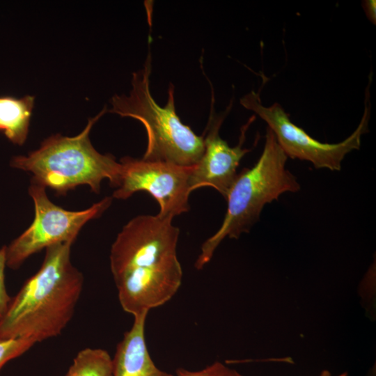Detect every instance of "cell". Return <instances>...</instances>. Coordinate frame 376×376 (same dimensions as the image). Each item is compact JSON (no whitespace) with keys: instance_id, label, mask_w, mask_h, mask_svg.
Here are the masks:
<instances>
[{"instance_id":"6da1fadb","label":"cell","mask_w":376,"mask_h":376,"mask_svg":"<svg viewBox=\"0 0 376 376\" xmlns=\"http://www.w3.org/2000/svg\"><path fill=\"white\" fill-rule=\"evenodd\" d=\"M173 218L139 215L111 245L110 268L123 309L134 317L164 304L178 290L182 269L177 256L179 228Z\"/></svg>"},{"instance_id":"7a4b0ae2","label":"cell","mask_w":376,"mask_h":376,"mask_svg":"<svg viewBox=\"0 0 376 376\" xmlns=\"http://www.w3.org/2000/svg\"><path fill=\"white\" fill-rule=\"evenodd\" d=\"M73 242L45 249L43 262L14 297L0 320V339L26 338L36 343L60 335L73 317L84 286L71 261Z\"/></svg>"},{"instance_id":"3957f363","label":"cell","mask_w":376,"mask_h":376,"mask_svg":"<svg viewBox=\"0 0 376 376\" xmlns=\"http://www.w3.org/2000/svg\"><path fill=\"white\" fill-rule=\"evenodd\" d=\"M107 111L104 108L91 118L81 132L75 136L56 134L45 139L37 150L27 155L14 156L10 166L31 173V182L50 188L58 194L79 185H88L93 192L99 194L104 179L117 188L120 162L111 154L99 152L89 139L93 125Z\"/></svg>"},{"instance_id":"277c9868","label":"cell","mask_w":376,"mask_h":376,"mask_svg":"<svg viewBox=\"0 0 376 376\" xmlns=\"http://www.w3.org/2000/svg\"><path fill=\"white\" fill-rule=\"evenodd\" d=\"M288 157L267 127L263 150L256 163L237 174L226 200L227 210L218 230L206 240L194 264L201 269L226 237L238 238L258 221L265 205L283 193L300 189L296 177L286 168Z\"/></svg>"},{"instance_id":"5b68a950","label":"cell","mask_w":376,"mask_h":376,"mask_svg":"<svg viewBox=\"0 0 376 376\" xmlns=\"http://www.w3.org/2000/svg\"><path fill=\"white\" fill-rule=\"evenodd\" d=\"M151 54L148 53L143 67L132 75L128 95H115L110 113L140 121L146 128L147 147L142 159L182 166H193L204 151V137L183 124L175 111L174 86L168 91L166 104L162 107L150 93Z\"/></svg>"},{"instance_id":"8992f818","label":"cell","mask_w":376,"mask_h":376,"mask_svg":"<svg viewBox=\"0 0 376 376\" xmlns=\"http://www.w3.org/2000/svg\"><path fill=\"white\" fill-rule=\"evenodd\" d=\"M366 94L364 112L359 125L350 136L336 143L315 140L294 124L279 103L264 106L259 93L251 91L240 99V104L267 124L288 157L310 162L316 169L340 171L345 155L360 148L361 136L368 132L369 92Z\"/></svg>"},{"instance_id":"52a82bcc","label":"cell","mask_w":376,"mask_h":376,"mask_svg":"<svg viewBox=\"0 0 376 376\" xmlns=\"http://www.w3.org/2000/svg\"><path fill=\"white\" fill-rule=\"evenodd\" d=\"M46 188L31 182L29 194L34 205V219L29 227L6 246V266L17 269L30 256L47 247L75 242L81 228L108 209L113 198L107 196L90 207L71 211L52 203Z\"/></svg>"},{"instance_id":"ba28073f","label":"cell","mask_w":376,"mask_h":376,"mask_svg":"<svg viewBox=\"0 0 376 376\" xmlns=\"http://www.w3.org/2000/svg\"><path fill=\"white\" fill-rule=\"evenodd\" d=\"M120 163L119 185L112 198L127 199L143 191L157 201L161 217L173 219L189 210V176L194 166H182L131 157L122 158Z\"/></svg>"},{"instance_id":"9c48e42d","label":"cell","mask_w":376,"mask_h":376,"mask_svg":"<svg viewBox=\"0 0 376 376\" xmlns=\"http://www.w3.org/2000/svg\"><path fill=\"white\" fill-rule=\"evenodd\" d=\"M227 113L214 116L211 112L204 137L203 153L192 167L189 176L191 191L201 187H212L225 199L237 178V169L242 157L251 150L242 146L247 129L255 120V116H252L242 127L239 143L230 147L219 135V129Z\"/></svg>"},{"instance_id":"30bf717a","label":"cell","mask_w":376,"mask_h":376,"mask_svg":"<svg viewBox=\"0 0 376 376\" xmlns=\"http://www.w3.org/2000/svg\"><path fill=\"white\" fill-rule=\"evenodd\" d=\"M147 315L134 316L131 329L117 345L112 358L113 376H175L159 369L148 352L145 338Z\"/></svg>"},{"instance_id":"8fae6325","label":"cell","mask_w":376,"mask_h":376,"mask_svg":"<svg viewBox=\"0 0 376 376\" xmlns=\"http://www.w3.org/2000/svg\"><path fill=\"white\" fill-rule=\"evenodd\" d=\"M35 97H0V132L12 143L22 146L26 140Z\"/></svg>"},{"instance_id":"7c38bea8","label":"cell","mask_w":376,"mask_h":376,"mask_svg":"<svg viewBox=\"0 0 376 376\" xmlns=\"http://www.w3.org/2000/svg\"><path fill=\"white\" fill-rule=\"evenodd\" d=\"M65 376H113L112 358L105 350L85 348L77 353Z\"/></svg>"},{"instance_id":"4fadbf2b","label":"cell","mask_w":376,"mask_h":376,"mask_svg":"<svg viewBox=\"0 0 376 376\" xmlns=\"http://www.w3.org/2000/svg\"><path fill=\"white\" fill-rule=\"evenodd\" d=\"M35 344L26 338L0 339V370L6 363L21 356Z\"/></svg>"},{"instance_id":"5bb4252c","label":"cell","mask_w":376,"mask_h":376,"mask_svg":"<svg viewBox=\"0 0 376 376\" xmlns=\"http://www.w3.org/2000/svg\"><path fill=\"white\" fill-rule=\"evenodd\" d=\"M175 376H244L235 370L231 369L221 362L217 361L203 370L191 371L178 368Z\"/></svg>"},{"instance_id":"9a60e30c","label":"cell","mask_w":376,"mask_h":376,"mask_svg":"<svg viewBox=\"0 0 376 376\" xmlns=\"http://www.w3.org/2000/svg\"><path fill=\"white\" fill-rule=\"evenodd\" d=\"M6 267V246L0 249V320L5 315L12 297L8 295L5 284Z\"/></svg>"},{"instance_id":"2e32d148","label":"cell","mask_w":376,"mask_h":376,"mask_svg":"<svg viewBox=\"0 0 376 376\" xmlns=\"http://www.w3.org/2000/svg\"><path fill=\"white\" fill-rule=\"evenodd\" d=\"M363 6L368 18L375 24V1H365Z\"/></svg>"},{"instance_id":"e0dca14e","label":"cell","mask_w":376,"mask_h":376,"mask_svg":"<svg viewBox=\"0 0 376 376\" xmlns=\"http://www.w3.org/2000/svg\"><path fill=\"white\" fill-rule=\"evenodd\" d=\"M319 376H331V373L328 370H323L322 371V373H320V375ZM338 376H347V373H343L340 375H339Z\"/></svg>"}]
</instances>
